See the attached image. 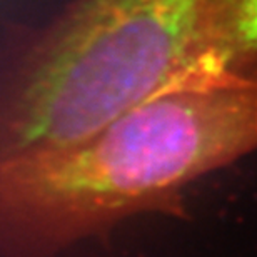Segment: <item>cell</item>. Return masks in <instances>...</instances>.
<instances>
[{"instance_id":"1","label":"cell","mask_w":257,"mask_h":257,"mask_svg":"<svg viewBox=\"0 0 257 257\" xmlns=\"http://www.w3.org/2000/svg\"><path fill=\"white\" fill-rule=\"evenodd\" d=\"M255 151L257 55L199 60L79 141L0 161V252L55 257L132 215H179L192 182Z\"/></svg>"},{"instance_id":"3","label":"cell","mask_w":257,"mask_h":257,"mask_svg":"<svg viewBox=\"0 0 257 257\" xmlns=\"http://www.w3.org/2000/svg\"><path fill=\"white\" fill-rule=\"evenodd\" d=\"M200 55L220 64L257 55V0H212L200 34Z\"/></svg>"},{"instance_id":"2","label":"cell","mask_w":257,"mask_h":257,"mask_svg":"<svg viewBox=\"0 0 257 257\" xmlns=\"http://www.w3.org/2000/svg\"><path fill=\"white\" fill-rule=\"evenodd\" d=\"M212 0H79L0 85V161L72 144L197 62Z\"/></svg>"}]
</instances>
